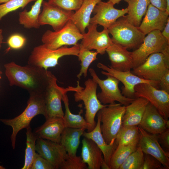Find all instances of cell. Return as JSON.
<instances>
[{"instance_id": "33", "label": "cell", "mask_w": 169, "mask_h": 169, "mask_svg": "<svg viewBox=\"0 0 169 169\" xmlns=\"http://www.w3.org/2000/svg\"><path fill=\"white\" fill-rule=\"evenodd\" d=\"M26 129V147L25 150L24 163L22 169H31L36 152L35 144L37 137L32 132L30 125Z\"/></svg>"}, {"instance_id": "43", "label": "cell", "mask_w": 169, "mask_h": 169, "mask_svg": "<svg viewBox=\"0 0 169 169\" xmlns=\"http://www.w3.org/2000/svg\"><path fill=\"white\" fill-rule=\"evenodd\" d=\"M159 87L161 90L169 93V69L165 72L159 80Z\"/></svg>"}, {"instance_id": "47", "label": "cell", "mask_w": 169, "mask_h": 169, "mask_svg": "<svg viewBox=\"0 0 169 169\" xmlns=\"http://www.w3.org/2000/svg\"><path fill=\"white\" fill-rule=\"evenodd\" d=\"M3 30L0 28V49L2 47V44L3 43Z\"/></svg>"}, {"instance_id": "34", "label": "cell", "mask_w": 169, "mask_h": 169, "mask_svg": "<svg viewBox=\"0 0 169 169\" xmlns=\"http://www.w3.org/2000/svg\"><path fill=\"white\" fill-rule=\"evenodd\" d=\"M78 56L79 60L81 62V68L77 77L79 79L83 75L86 77L88 68L91 64L97 59L98 53L96 51H91L84 47L80 44Z\"/></svg>"}, {"instance_id": "20", "label": "cell", "mask_w": 169, "mask_h": 169, "mask_svg": "<svg viewBox=\"0 0 169 169\" xmlns=\"http://www.w3.org/2000/svg\"><path fill=\"white\" fill-rule=\"evenodd\" d=\"M169 14L166 11L161 10L150 3L138 28L145 35L155 30L161 32L166 25Z\"/></svg>"}, {"instance_id": "35", "label": "cell", "mask_w": 169, "mask_h": 169, "mask_svg": "<svg viewBox=\"0 0 169 169\" xmlns=\"http://www.w3.org/2000/svg\"><path fill=\"white\" fill-rule=\"evenodd\" d=\"M144 153L138 146L121 164L119 169H142Z\"/></svg>"}, {"instance_id": "23", "label": "cell", "mask_w": 169, "mask_h": 169, "mask_svg": "<svg viewBox=\"0 0 169 169\" xmlns=\"http://www.w3.org/2000/svg\"><path fill=\"white\" fill-rule=\"evenodd\" d=\"M149 102L142 97L135 98L125 106L123 115L122 125L138 126L142 119L146 108Z\"/></svg>"}, {"instance_id": "11", "label": "cell", "mask_w": 169, "mask_h": 169, "mask_svg": "<svg viewBox=\"0 0 169 169\" xmlns=\"http://www.w3.org/2000/svg\"><path fill=\"white\" fill-rule=\"evenodd\" d=\"M57 81V79L55 76L51 81L44 94L47 115L46 119L53 117H60L63 118L64 113L62 109L61 100L63 95L68 92H75L81 87L79 81H77L76 86H69L66 88L58 86Z\"/></svg>"}, {"instance_id": "12", "label": "cell", "mask_w": 169, "mask_h": 169, "mask_svg": "<svg viewBox=\"0 0 169 169\" xmlns=\"http://www.w3.org/2000/svg\"><path fill=\"white\" fill-rule=\"evenodd\" d=\"M97 66L98 68L103 70L101 71L102 74L106 76L110 75L113 76L122 83L124 86L121 88V93L126 97L135 99L134 88L139 84L147 83L156 88L159 87V81L145 79L134 74L131 71H122L117 70L110 66H107L100 62L98 63Z\"/></svg>"}, {"instance_id": "40", "label": "cell", "mask_w": 169, "mask_h": 169, "mask_svg": "<svg viewBox=\"0 0 169 169\" xmlns=\"http://www.w3.org/2000/svg\"><path fill=\"white\" fill-rule=\"evenodd\" d=\"M142 169H166L157 159L150 155L145 154Z\"/></svg>"}, {"instance_id": "42", "label": "cell", "mask_w": 169, "mask_h": 169, "mask_svg": "<svg viewBox=\"0 0 169 169\" xmlns=\"http://www.w3.org/2000/svg\"><path fill=\"white\" fill-rule=\"evenodd\" d=\"M156 135L161 147L165 151L169 153V128Z\"/></svg>"}, {"instance_id": "28", "label": "cell", "mask_w": 169, "mask_h": 169, "mask_svg": "<svg viewBox=\"0 0 169 169\" xmlns=\"http://www.w3.org/2000/svg\"><path fill=\"white\" fill-rule=\"evenodd\" d=\"M125 2L128 4V12L125 17L131 24L139 27L150 3V0H126Z\"/></svg>"}, {"instance_id": "10", "label": "cell", "mask_w": 169, "mask_h": 169, "mask_svg": "<svg viewBox=\"0 0 169 169\" xmlns=\"http://www.w3.org/2000/svg\"><path fill=\"white\" fill-rule=\"evenodd\" d=\"M134 74L145 79L159 81L169 69V59L161 53L150 55L141 64L132 69Z\"/></svg>"}, {"instance_id": "17", "label": "cell", "mask_w": 169, "mask_h": 169, "mask_svg": "<svg viewBox=\"0 0 169 169\" xmlns=\"http://www.w3.org/2000/svg\"><path fill=\"white\" fill-rule=\"evenodd\" d=\"M112 3L102 1L95 6L93 13L94 15L91 18L90 23L102 26L108 28L118 19L127 13V8L121 9L114 7Z\"/></svg>"}, {"instance_id": "44", "label": "cell", "mask_w": 169, "mask_h": 169, "mask_svg": "<svg viewBox=\"0 0 169 169\" xmlns=\"http://www.w3.org/2000/svg\"><path fill=\"white\" fill-rule=\"evenodd\" d=\"M150 4L156 8L163 11H166L167 0H150Z\"/></svg>"}, {"instance_id": "22", "label": "cell", "mask_w": 169, "mask_h": 169, "mask_svg": "<svg viewBox=\"0 0 169 169\" xmlns=\"http://www.w3.org/2000/svg\"><path fill=\"white\" fill-rule=\"evenodd\" d=\"M46 119L45 122L33 132L37 138L60 143L61 134L65 128L63 118L53 117Z\"/></svg>"}, {"instance_id": "15", "label": "cell", "mask_w": 169, "mask_h": 169, "mask_svg": "<svg viewBox=\"0 0 169 169\" xmlns=\"http://www.w3.org/2000/svg\"><path fill=\"white\" fill-rule=\"evenodd\" d=\"M97 28V24L90 23L87 27L88 31L83 34L80 44L86 49H95L98 54L103 55L113 42L108 28H104L102 31L99 32Z\"/></svg>"}, {"instance_id": "29", "label": "cell", "mask_w": 169, "mask_h": 169, "mask_svg": "<svg viewBox=\"0 0 169 169\" xmlns=\"http://www.w3.org/2000/svg\"><path fill=\"white\" fill-rule=\"evenodd\" d=\"M65 108V111L63 118L65 127L75 128H84L87 130V132L92 130L91 125L81 115L83 110H81L78 114L72 113L69 108V99L67 93H64L62 99Z\"/></svg>"}, {"instance_id": "41", "label": "cell", "mask_w": 169, "mask_h": 169, "mask_svg": "<svg viewBox=\"0 0 169 169\" xmlns=\"http://www.w3.org/2000/svg\"><path fill=\"white\" fill-rule=\"evenodd\" d=\"M31 169H55L47 160L36 153Z\"/></svg>"}, {"instance_id": "6", "label": "cell", "mask_w": 169, "mask_h": 169, "mask_svg": "<svg viewBox=\"0 0 169 169\" xmlns=\"http://www.w3.org/2000/svg\"><path fill=\"white\" fill-rule=\"evenodd\" d=\"M120 103L109 104L100 110V129L102 136L108 144H113L121 126L125 106Z\"/></svg>"}, {"instance_id": "4", "label": "cell", "mask_w": 169, "mask_h": 169, "mask_svg": "<svg viewBox=\"0 0 169 169\" xmlns=\"http://www.w3.org/2000/svg\"><path fill=\"white\" fill-rule=\"evenodd\" d=\"M108 30L112 35L113 43L128 49L137 48L142 43L145 35L129 22L124 16L118 19Z\"/></svg>"}, {"instance_id": "18", "label": "cell", "mask_w": 169, "mask_h": 169, "mask_svg": "<svg viewBox=\"0 0 169 169\" xmlns=\"http://www.w3.org/2000/svg\"><path fill=\"white\" fill-rule=\"evenodd\" d=\"M140 134L138 146L144 154L159 160L166 169H169V153L165 151L159 143L156 135L147 132L138 126Z\"/></svg>"}, {"instance_id": "46", "label": "cell", "mask_w": 169, "mask_h": 169, "mask_svg": "<svg viewBox=\"0 0 169 169\" xmlns=\"http://www.w3.org/2000/svg\"><path fill=\"white\" fill-rule=\"evenodd\" d=\"M100 169H110L109 166L106 163L104 159L101 163Z\"/></svg>"}, {"instance_id": "27", "label": "cell", "mask_w": 169, "mask_h": 169, "mask_svg": "<svg viewBox=\"0 0 169 169\" xmlns=\"http://www.w3.org/2000/svg\"><path fill=\"white\" fill-rule=\"evenodd\" d=\"M85 130L84 128H64L61 135L60 143L65 148L68 154L76 155L80 137Z\"/></svg>"}, {"instance_id": "52", "label": "cell", "mask_w": 169, "mask_h": 169, "mask_svg": "<svg viewBox=\"0 0 169 169\" xmlns=\"http://www.w3.org/2000/svg\"><path fill=\"white\" fill-rule=\"evenodd\" d=\"M5 168L3 167L2 166H1L0 165V169H5Z\"/></svg>"}, {"instance_id": "25", "label": "cell", "mask_w": 169, "mask_h": 169, "mask_svg": "<svg viewBox=\"0 0 169 169\" xmlns=\"http://www.w3.org/2000/svg\"><path fill=\"white\" fill-rule=\"evenodd\" d=\"M97 114V121L95 126L90 131H84L82 136L91 139L96 144L102 153L104 161L109 166L111 157L117 145L115 141L111 144H108L106 142L101 132L100 116L99 113Z\"/></svg>"}, {"instance_id": "14", "label": "cell", "mask_w": 169, "mask_h": 169, "mask_svg": "<svg viewBox=\"0 0 169 169\" xmlns=\"http://www.w3.org/2000/svg\"><path fill=\"white\" fill-rule=\"evenodd\" d=\"M42 10L39 14L38 21L41 26L50 25L54 31L63 27L71 19L74 12L66 10L44 1Z\"/></svg>"}, {"instance_id": "26", "label": "cell", "mask_w": 169, "mask_h": 169, "mask_svg": "<svg viewBox=\"0 0 169 169\" xmlns=\"http://www.w3.org/2000/svg\"><path fill=\"white\" fill-rule=\"evenodd\" d=\"M102 0H84L80 8L74 12L71 20L84 34L89 24L91 14L96 5Z\"/></svg>"}, {"instance_id": "30", "label": "cell", "mask_w": 169, "mask_h": 169, "mask_svg": "<svg viewBox=\"0 0 169 169\" xmlns=\"http://www.w3.org/2000/svg\"><path fill=\"white\" fill-rule=\"evenodd\" d=\"M44 1L37 0L30 10L25 9L19 12L18 14L19 24L27 29L39 28L40 25L38 23V18Z\"/></svg>"}, {"instance_id": "19", "label": "cell", "mask_w": 169, "mask_h": 169, "mask_svg": "<svg viewBox=\"0 0 169 169\" xmlns=\"http://www.w3.org/2000/svg\"><path fill=\"white\" fill-rule=\"evenodd\" d=\"M138 126L147 132L157 135L169 128V120L165 119L156 109L149 102Z\"/></svg>"}, {"instance_id": "21", "label": "cell", "mask_w": 169, "mask_h": 169, "mask_svg": "<svg viewBox=\"0 0 169 169\" xmlns=\"http://www.w3.org/2000/svg\"><path fill=\"white\" fill-rule=\"evenodd\" d=\"M111 63L110 66L119 71H127L133 69V63L131 52L121 45L112 43L106 49Z\"/></svg>"}, {"instance_id": "37", "label": "cell", "mask_w": 169, "mask_h": 169, "mask_svg": "<svg viewBox=\"0 0 169 169\" xmlns=\"http://www.w3.org/2000/svg\"><path fill=\"white\" fill-rule=\"evenodd\" d=\"M60 169H87L86 164L80 156L68 154L66 159L60 166Z\"/></svg>"}, {"instance_id": "32", "label": "cell", "mask_w": 169, "mask_h": 169, "mask_svg": "<svg viewBox=\"0 0 169 169\" xmlns=\"http://www.w3.org/2000/svg\"><path fill=\"white\" fill-rule=\"evenodd\" d=\"M138 144L127 146L119 144L113 153L109 163L110 169H119L127 157L134 151Z\"/></svg>"}, {"instance_id": "50", "label": "cell", "mask_w": 169, "mask_h": 169, "mask_svg": "<svg viewBox=\"0 0 169 169\" xmlns=\"http://www.w3.org/2000/svg\"><path fill=\"white\" fill-rule=\"evenodd\" d=\"M9 0H0V4L4 3Z\"/></svg>"}, {"instance_id": "38", "label": "cell", "mask_w": 169, "mask_h": 169, "mask_svg": "<svg viewBox=\"0 0 169 169\" xmlns=\"http://www.w3.org/2000/svg\"><path fill=\"white\" fill-rule=\"evenodd\" d=\"M84 0H48L49 3L70 11H77Z\"/></svg>"}, {"instance_id": "24", "label": "cell", "mask_w": 169, "mask_h": 169, "mask_svg": "<svg viewBox=\"0 0 169 169\" xmlns=\"http://www.w3.org/2000/svg\"><path fill=\"white\" fill-rule=\"evenodd\" d=\"M81 157L89 169H100L104 160L102 153L91 139L84 137L82 141Z\"/></svg>"}, {"instance_id": "48", "label": "cell", "mask_w": 169, "mask_h": 169, "mask_svg": "<svg viewBox=\"0 0 169 169\" xmlns=\"http://www.w3.org/2000/svg\"><path fill=\"white\" fill-rule=\"evenodd\" d=\"M122 0H124L125 1L126 0H109L108 2L115 5L116 4H118Z\"/></svg>"}, {"instance_id": "45", "label": "cell", "mask_w": 169, "mask_h": 169, "mask_svg": "<svg viewBox=\"0 0 169 169\" xmlns=\"http://www.w3.org/2000/svg\"><path fill=\"white\" fill-rule=\"evenodd\" d=\"M161 33L162 36L169 42V18H168L166 25Z\"/></svg>"}, {"instance_id": "7", "label": "cell", "mask_w": 169, "mask_h": 169, "mask_svg": "<svg viewBox=\"0 0 169 169\" xmlns=\"http://www.w3.org/2000/svg\"><path fill=\"white\" fill-rule=\"evenodd\" d=\"M83 37V34L70 20L59 30L46 31L43 34L41 40L43 44L46 47L55 49L63 46L75 45Z\"/></svg>"}, {"instance_id": "39", "label": "cell", "mask_w": 169, "mask_h": 169, "mask_svg": "<svg viewBox=\"0 0 169 169\" xmlns=\"http://www.w3.org/2000/svg\"><path fill=\"white\" fill-rule=\"evenodd\" d=\"M26 40V38L22 35L15 33L12 35L8 38L7 43L9 48L17 50L24 46Z\"/></svg>"}, {"instance_id": "3", "label": "cell", "mask_w": 169, "mask_h": 169, "mask_svg": "<svg viewBox=\"0 0 169 169\" xmlns=\"http://www.w3.org/2000/svg\"><path fill=\"white\" fill-rule=\"evenodd\" d=\"M79 49V44L69 47L65 46L55 49L46 47L43 44L34 48L28 59V64L43 68L55 67L58 64V60L65 56H78Z\"/></svg>"}, {"instance_id": "31", "label": "cell", "mask_w": 169, "mask_h": 169, "mask_svg": "<svg viewBox=\"0 0 169 169\" xmlns=\"http://www.w3.org/2000/svg\"><path fill=\"white\" fill-rule=\"evenodd\" d=\"M140 134L138 126L121 125L115 141L116 144L127 146L138 144Z\"/></svg>"}, {"instance_id": "5", "label": "cell", "mask_w": 169, "mask_h": 169, "mask_svg": "<svg viewBox=\"0 0 169 169\" xmlns=\"http://www.w3.org/2000/svg\"><path fill=\"white\" fill-rule=\"evenodd\" d=\"M145 36L140 46L131 52L133 69L143 63L151 54L161 53L169 59V42L158 30L153 31Z\"/></svg>"}, {"instance_id": "51", "label": "cell", "mask_w": 169, "mask_h": 169, "mask_svg": "<svg viewBox=\"0 0 169 169\" xmlns=\"http://www.w3.org/2000/svg\"><path fill=\"white\" fill-rule=\"evenodd\" d=\"M2 72L0 70V79H1L2 78L1 76H2Z\"/></svg>"}, {"instance_id": "1", "label": "cell", "mask_w": 169, "mask_h": 169, "mask_svg": "<svg viewBox=\"0 0 169 169\" xmlns=\"http://www.w3.org/2000/svg\"><path fill=\"white\" fill-rule=\"evenodd\" d=\"M4 67L9 85L24 89L29 95L44 94L55 76L50 71L28 64L22 66L12 61Z\"/></svg>"}, {"instance_id": "13", "label": "cell", "mask_w": 169, "mask_h": 169, "mask_svg": "<svg viewBox=\"0 0 169 169\" xmlns=\"http://www.w3.org/2000/svg\"><path fill=\"white\" fill-rule=\"evenodd\" d=\"M135 98L142 97L148 101L166 120L169 118V93L149 84L142 83L134 88Z\"/></svg>"}, {"instance_id": "49", "label": "cell", "mask_w": 169, "mask_h": 169, "mask_svg": "<svg viewBox=\"0 0 169 169\" xmlns=\"http://www.w3.org/2000/svg\"><path fill=\"white\" fill-rule=\"evenodd\" d=\"M167 6L166 10V12L169 14V0H167Z\"/></svg>"}, {"instance_id": "16", "label": "cell", "mask_w": 169, "mask_h": 169, "mask_svg": "<svg viewBox=\"0 0 169 169\" xmlns=\"http://www.w3.org/2000/svg\"><path fill=\"white\" fill-rule=\"evenodd\" d=\"M35 150L55 169H59L68 156L67 151L60 143L39 138L36 141Z\"/></svg>"}, {"instance_id": "8", "label": "cell", "mask_w": 169, "mask_h": 169, "mask_svg": "<svg viewBox=\"0 0 169 169\" xmlns=\"http://www.w3.org/2000/svg\"><path fill=\"white\" fill-rule=\"evenodd\" d=\"M84 88H81L75 92L74 94L75 101H83L85 109V119L91 126L92 130L96 123L95 117L97 112L108 105L102 104L97 97V84L92 79L89 78L84 83Z\"/></svg>"}, {"instance_id": "2", "label": "cell", "mask_w": 169, "mask_h": 169, "mask_svg": "<svg viewBox=\"0 0 169 169\" xmlns=\"http://www.w3.org/2000/svg\"><path fill=\"white\" fill-rule=\"evenodd\" d=\"M27 105L22 113L11 119H2L0 121L13 129L10 139L13 148L15 147L16 137L22 129L30 125L32 119L36 116L41 114L46 119L47 117L45 103L44 94L29 95Z\"/></svg>"}, {"instance_id": "36", "label": "cell", "mask_w": 169, "mask_h": 169, "mask_svg": "<svg viewBox=\"0 0 169 169\" xmlns=\"http://www.w3.org/2000/svg\"><path fill=\"white\" fill-rule=\"evenodd\" d=\"M37 0H9L0 4V21L2 18L10 12L20 8H23L28 4Z\"/></svg>"}, {"instance_id": "9", "label": "cell", "mask_w": 169, "mask_h": 169, "mask_svg": "<svg viewBox=\"0 0 169 169\" xmlns=\"http://www.w3.org/2000/svg\"><path fill=\"white\" fill-rule=\"evenodd\" d=\"M89 72L92 79L101 89V91L97 94V97L102 104H112L117 101L126 106L134 99L126 97L122 95L119 87L120 81L115 78L108 75L106 79H102L93 68H90Z\"/></svg>"}]
</instances>
